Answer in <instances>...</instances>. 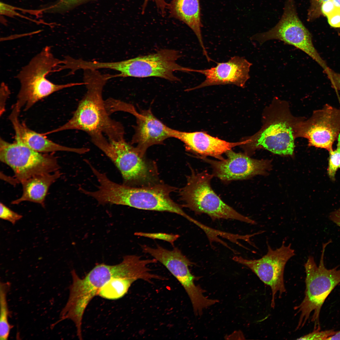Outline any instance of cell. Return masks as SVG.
I'll return each mask as SVG.
<instances>
[{"instance_id": "30bf717a", "label": "cell", "mask_w": 340, "mask_h": 340, "mask_svg": "<svg viewBox=\"0 0 340 340\" xmlns=\"http://www.w3.org/2000/svg\"><path fill=\"white\" fill-rule=\"evenodd\" d=\"M0 160L13 170L17 183L34 176L51 173L60 167L55 156L35 151L15 140L9 143L0 140Z\"/></svg>"}, {"instance_id": "d4e9b609", "label": "cell", "mask_w": 340, "mask_h": 340, "mask_svg": "<svg viewBox=\"0 0 340 340\" xmlns=\"http://www.w3.org/2000/svg\"><path fill=\"white\" fill-rule=\"evenodd\" d=\"M85 0H57L43 10L46 12L58 13L68 10Z\"/></svg>"}, {"instance_id": "9c48e42d", "label": "cell", "mask_w": 340, "mask_h": 340, "mask_svg": "<svg viewBox=\"0 0 340 340\" xmlns=\"http://www.w3.org/2000/svg\"><path fill=\"white\" fill-rule=\"evenodd\" d=\"M251 39L261 44L269 40H281L303 51L324 72L329 68L314 47L311 33L299 18L295 0H285L283 12L277 23L269 31L256 33Z\"/></svg>"}, {"instance_id": "5bb4252c", "label": "cell", "mask_w": 340, "mask_h": 340, "mask_svg": "<svg viewBox=\"0 0 340 340\" xmlns=\"http://www.w3.org/2000/svg\"><path fill=\"white\" fill-rule=\"evenodd\" d=\"M340 133V110L327 105L315 111L307 121L301 122L298 136L308 139L309 146L329 151Z\"/></svg>"}, {"instance_id": "7402d4cb", "label": "cell", "mask_w": 340, "mask_h": 340, "mask_svg": "<svg viewBox=\"0 0 340 340\" xmlns=\"http://www.w3.org/2000/svg\"><path fill=\"white\" fill-rule=\"evenodd\" d=\"M135 281L124 278H114L106 283L99 290L97 295L109 300H116L123 297L132 284Z\"/></svg>"}, {"instance_id": "8fae6325", "label": "cell", "mask_w": 340, "mask_h": 340, "mask_svg": "<svg viewBox=\"0 0 340 340\" xmlns=\"http://www.w3.org/2000/svg\"><path fill=\"white\" fill-rule=\"evenodd\" d=\"M181 55L178 50L163 49L150 54L117 61L116 69L120 73L116 74V76L156 77L171 81H179V79L174 72L180 71L189 73L190 72L191 69L177 63Z\"/></svg>"}, {"instance_id": "ba28073f", "label": "cell", "mask_w": 340, "mask_h": 340, "mask_svg": "<svg viewBox=\"0 0 340 340\" xmlns=\"http://www.w3.org/2000/svg\"><path fill=\"white\" fill-rule=\"evenodd\" d=\"M185 185L179 191L182 207L197 214L204 213L213 220L234 219L252 224L254 220L240 213L223 201L212 188L211 181L214 177L207 170L198 172L190 167Z\"/></svg>"}, {"instance_id": "ffe728a7", "label": "cell", "mask_w": 340, "mask_h": 340, "mask_svg": "<svg viewBox=\"0 0 340 340\" xmlns=\"http://www.w3.org/2000/svg\"><path fill=\"white\" fill-rule=\"evenodd\" d=\"M170 16L185 23L193 31L208 61L209 57L203 42L199 0H172L168 4Z\"/></svg>"}, {"instance_id": "f1b7e54d", "label": "cell", "mask_w": 340, "mask_h": 340, "mask_svg": "<svg viewBox=\"0 0 340 340\" xmlns=\"http://www.w3.org/2000/svg\"><path fill=\"white\" fill-rule=\"evenodd\" d=\"M333 330L321 331L320 329H314L309 333L297 339L298 340H326L336 332Z\"/></svg>"}, {"instance_id": "6da1fadb", "label": "cell", "mask_w": 340, "mask_h": 340, "mask_svg": "<svg viewBox=\"0 0 340 340\" xmlns=\"http://www.w3.org/2000/svg\"><path fill=\"white\" fill-rule=\"evenodd\" d=\"M83 71V82L87 91L72 117L62 126L45 134L77 130L86 132L90 137L104 134L109 140L124 139L123 126L110 117L103 98L104 87L107 81L112 78V75L102 74L98 70Z\"/></svg>"}, {"instance_id": "e575fe53", "label": "cell", "mask_w": 340, "mask_h": 340, "mask_svg": "<svg viewBox=\"0 0 340 340\" xmlns=\"http://www.w3.org/2000/svg\"><path fill=\"white\" fill-rule=\"evenodd\" d=\"M329 218L331 221L340 227V207L331 212Z\"/></svg>"}, {"instance_id": "4dcf8cb0", "label": "cell", "mask_w": 340, "mask_h": 340, "mask_svg": "<svg viewBox=\"0 0 340 340\" xmlns=\"http://www.w3.org/2000/svg\"><path fill=\"white\" fill-rule=\"evenodd\" d=\"M325 73L326 74L333 88L340 90V74L335 72L329 68Z\"/></svg>"}, {"instance_id": "f35d334b", "label": "cell", "mask_w": 340, "mask_h": 340, "mask_svg": "<svg viewBox=\"0 0 340 340\" xmlns=\"http://www.w3.org/2000/svg\"><path fill=\"white\" fill-rule=\"evenodd\" d=\"M55 324H56V323H55ZM82 339H81V340H82ZM80 340H81V339H80Z\"/></svg>"}, {"instance_id": "2e32d148", "label": "cell", "mask_w": 340, "mask_h": 340, "mask_svg": "<svg viewBox=\"0 0 340 340\" xmlns=\"http://www.w3.org/2000/svg\"><path fill=\"white\" fill-rule=\"evenodd\" d=\"M252 64L239 56L231 58L227 61L217 63L213 67L204 69H192V72L201 74L205 80L198 85L188 90L215 85L232 84L244 88L250 78L249 71Z\"/></svg>"}, {"instance_id": "7a4b0ae2", "label": "cell", "mask_w": 340, "mask_h": 340, "mask_svg": "<svg viewBox=\"0 0 340 340\" xmlns=\"http://www.w3.org/2000/svg\"><path fill=\"white\" fill-rule=\"evenodd\" d=\"M99 184L97 189L90 192V196L100 204H116L137 209L167 212L177 214L190 221L192 217L174 202L170 194L175 187L162 182L147 186L135 187L119 184L110 180L105 173L96 176Z\"/></svg>"}, {"instance_id": "d590c367", "label": "cell", "mask_w": 340, "mask_h": 340, "mask_svg": "<svg viewBox=\"0 0 340 340\" xmlns=\"http://www.w3.org/2000/svg\"><path fill=\"white\" fill-rule=\"evenodd\" d=\"M326 340H340V331L336 332L333 335L328 337Z\"/></svg>"}, {"instance_id": "836d02e7", "label": "cell", "mask_w": 340, "mask_h": 340, "mask_svg": "<svg viewBox=\"0 0 340 340\" xmlns=\"http://www.w3.org/2000/svg\"><path fill=\"white\" fill-rule=\"evenodd\" d=\"M149 0H144L142 6V13H144ZM154 1L158 9L160 11L162 15H164L165 13L166 9L167 8L168 4L166 2L165 0H154Z\"/></svg>"}, {"instance_id": "484cf974", "label": "cell", "mask_w": 340, "mask_h": 340, "mask_svg": "<svg viewBox=\"0 0 340 340\" xmlns=\"http://www.w3.org/2000/svg\"><path fill=\"white\" fill-rule=\"evenodd\" d=\"M329 152L328 173L330 178L333 179L337 171L340 168V148L337 146L335 150L332 149Z\"/></svg>"}, {"instance_id": "9a60e30c", "label": "cell", "mask_w": 340, "mask_h": 340, "mask_svg": "<svg viewBox=\"0 0 340 340\" xmlns=\"http://www.w3.org/2000/svg\"><path fill=\"white\" fill-rule=\"evenodd\" d=\"M225 154L227 158L222 160L196 157L209 164L214 176L224 182L245 179L255 175L264 174L270 167L269 161L254 159L245 153H236L232 149Z\"/></svg>"}, {"instance_id": "83f0119b", "label": "cell", "mask_w": 340, "mask_h": 340, "mask_svg": "<svg viewBox=\"0 0 340 340\" xmlns=\"http://www.w3.org/2000/svg\"><path fill=\"white\" fill-rule=\"evenodd\" d=\"M22 216L14 212L5 205L3 203H0V218H1L8 221L13 224L20 220Z\"/></svg>"}, {"instance_id": "1f68e13d", "label": "cell", "mask_w": 340, "mask_h": 340, "mask_svg": "<svg viewBox=\"0 0 340 340\" xmlns=\"http://www.w3.org/2000/svg\"><path fill=\"white\" fill-rule=\"evenodd\" d=\"M328 22L333 27H340V8L337 7L330 14L327 16Z\"/></svg>"}, {"instance_id": "d6a6232c", "label": "cell", "mask_w": 340, "mask_h": 340, "mask_svg": "<svg viewBox=\"0 0 340 340\" xmlns=\"http://www.w3.org/2000/svg\"><path fill=\"white\" fill-rule=\"evenodd\" d=\"M337 8L333 0H329L323 3L321 8V12L327 17L332 13Z\"/></svg>"}, {"instance_id": "3957f363", "label": "cell", "mask_w": 340, "mask_h": 340, "mask_svg": "<svg viewBox=\"0 0 340 340\" xmlns=\"http://www.w3.org/2000/svg\"><path fill=\"white\" fill-rule=\"evenodd\" d=\"M145 271L144 260L136 255L126 256L121 263L116 265L98 264L83 278H80L73 270L65 310L72 318L81 320L90 302L109 280L114 278H127L135 281L142 280Z\"/></svg>"}, {"instance_id": "7c38bea8", "label": "cell", "mask_w": 340, "mask_h": 340, "mask_svg": "<svg viewBox=\"0 0 340 340\" xmlns=\"http://www.w3.org/2000/svg\"><path fill=\"white\" fill-rule=\"evenodd\" d=\"M141 247L144 252L163 264L180 283L190 298L196 315H201L204 309L215 304V299L205 297L200 287L195 284V277L189 269L193 263L178 248L174 247L169 250L158 245L154 248L146 245Z\"/></svg>"}, {"instance_id": "ac0fdd59", "label": "cell", "mask_w": 340, "mask_h": 340, "mask_svg": "<svg viewBox=\"0 0 340 340\" xmlns=\"http://www.w3.org/2000/svg\"><path fill=\"white\" fill-rule=\"evenodd\" d=\"M136 117L135 133L131 140V144L143 154L147 149L155 145L161 144L168 138L171 137L172 128L157 118L150 110L141 111Z\"/></svg>"}, {"instance_id": "4316f807", "label": "cell", "mask_w": 340, "mask_h": 340, "mask_svg": "<svg viewBox=\"0 0 340 340\" xmlns=\"http://www.w3.org/2000/svg\"><path fill=\"white\" fill-rule=\"evenodd\" d=\"M134 235L137 236L148 237L153 239H159L169 242L174 245V242L179 237L177 234H168L165 233H150L136 232Z\"/></svg>"}, {"instance_id": "cb8c5ba5", "label": "cell", "mask_w": 340, "mask_h": 340, "mask_svg": "<svg viewBox=\"0 0 340 340\" xmlns=\"http://www.w3.org/2000/svg\"><path fill=\"white\" fill-rule=\"evenodd\" d=\"M106 109L110 115L117 111H123L129 113L135 117L139 116L140 113L132 104L114 98H110L105 101Z\"/></svg>"}, {"instance_id": "5b68a950", "label": "cell", "mask_w": 340, "mask_h": 340, "mask_svg": "<svg viewBox=\"0 0 340 340\" xmlns=\"http://www.w3.org/2000/svg\"><path fill=\"white\" fill-rule=\"evenodd\" d=\"M285 105L280 103L269 107L261 129L241 145L245 154L249 156L256 149L262 148L277 154L292 155L301 121L292 116Z\"/></svg>"}, {"instance_id": "8d00e7d4", "label": "cell", "mask_w": 340, "mask_h": 340, "mask_svg": "<svg viewBox=\"0 0 340 340\" xmlns=\"http://www.w3.org/2000/svg\"><path fill=\"white\" fill-rule=\"evenodd\" d=\"M336 6L340 8V0H332Z\"/></svg>"}, {"instance_id": "74e56055", "label": "cell", "mask_w": 340, "mask_h": 340, "mask_svg": "<svg viewBox=\"0 0 340 340\" xmlns=\"http://www.w3.org/2000/svg\"><path fill=\"white\" fill-rule=\"evenodd\" d=\"M337 146L340 148V133L338 135L337 138Z\"/></svg>"}, {"instance_id": "f546056e", "label": "cell", "mask_w": 340, "mask_h": 340, "mask_svg": "<svg viewBox=\"0 0 340 340\" xmlns=\"http://www.w3.org/2000/svg\"><path fill=\"white\" fill-rule=\"evenodd\" d=\"M329 0H310V6L308 10L307 20H313L320 15L321 6L323 3Z\"/></svg>"}, {"instance_id": "8992f818", "label": "cell", "mask_w": 340, "mask_h": 340, "mask_svg": "<svg viewBox=\"0 0 340 340\" xmlns=\"http://www.w3.org/2000/svg\"><path fill=\"white\" fill-rule=\"evenodd\" d=\"M92 142L102 151L117 167L123 179V184L135 187L150 186L159 181L156 164L147 158L136 147L125 139L110 141L104 135Z\"/></svg>"}, {"instance_id": "4fadbf2b", "label": "cell", "mask_w": 340, "mask_h": 340, "mask_svg": "<svg viewBox=\"0 0 340 340\" xmlns=\"http://www.w3.org/2000/svg\"><path fill=\"white\" fill-rule=\"evenodd\" d=\"M283 241L281 246L273 249L268 244L266 254L261 258L251 260L235 256L233 260L249 268L265 284L269 286L272 292L271 306L274 308L276 296L279 297L286 292L284 274L286 265L295 255L291 244L286 245Z\"/></svg>"}, {"instance_id": "52a82bcc", "label": "cell", "mask_w": 340, "mask_h": 340, "mask_svg": "<svg viewBox=\"0 0 340 340\" xmlns=\"http://www.w3.org/2000/svg\"><path fill=\"white\" fill-rule=\"evenodd\" d=\"M62 60L55 58L51 48L46 46L24 67L17 76L20 88L14 105L26 111L41 99L54 93L73 86L84 85V82L56 84L47 79L49 73L56 71Z\"/></svg>"}, {"instance_id": "e0dca14e", "label": "cell", "mask_w": 340, "mask_h": 340, "mask_svg": "<svg viewBox=\"0 0 340 340\" xmlns=\"http://www.w3.org/2000/svg\"><path fill=\"white\" fill-rule=\"evenodd\" d=\"M171 137L178 139L184 145L187 150L197 156H210L222 160V155L229 150L245 144L244 140L230 142L213 137L204 132H188L172 129Z\"/></svg>"}, {"instance_id": "277c9868", "label": "cell", "mask_w": 340, "mask_h": 340, "mask_svg": "<svg viewBox=\"0 0 340 340\" xmlns=\"http://www.w3.org/2000/svg\"><path fill=\"white\" fill-rule=\"evenodd\" d=\"M331 242L323 243L318 265L314 258L309 256L304 264L306 276L304 297L301 303L295 307L299 316L296 330L301 329L310 319L314 329H320V315L322 307L326 298L340 283V269L337 266L327 269L324 263L327 246Z\"/></svg>"}, {"instance_id": "d6986e66", "label": "cell", "mask_w": 340, "mask_h": 340, "mask_svg": "<svg viewBox=\"0 0 340 340\" xmlns=\"http://www.w3.org/2000/svg\"><path fill=\"white\" fill-rule=\"evenodd\" d=\"M20 112L12 110L9 119L15 133V140L37 151L47 153L57 151H65L84 154L89 151L88 148H72L62 145L46 138L45 135L38 133L28 128L19 119Z\"/></svg>"}, {"instance_id": "44dd1931", "label": "cell", "mask_w": 340, "mask_h": 340, "mask_svg": "<svg viewBox=\"0 0 340 340\" xmlns=\"http://www.w3.org/2000/svg\"><path fill=\"white\" fill-rule=\"evenodd\" d=\"M59 170L37 175L22 182L23 193L20 197L12 201L13 204L28 201L45 207L44 201L49 187L60 176Z\"/></svg>"}, {"instance_id": "603a6c76", "label": "cell", "mask_w": 340, "mask_h": 340, "mask_svg": "<svg viewBox=\"0 0 340 340\" xmlns=\"http://www.w3.org/2000/svg\"><path fill=\"white\" fill-rule=\"evenodd\" d=\"M10 288L8 282L0 283V339H8L13 326L9 322L10 312L7 301V294Z\"/></svg>"}]
</instances>
